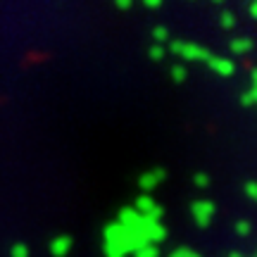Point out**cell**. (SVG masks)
<instances>
[{"label": "cell", "mask_w": 257, "mask_h": 257, "mask_svg": "<svg viewBox=\"0 0 257 257\" xmlns=\"http://www.w3.org/2000/svg\"><path fill=\"white\" fill-rule=\"evenodd\" d=\"M243 193H245L252 202H257V181H248V184L243 186Z\"/></svg>", "instance_id": "18"}, {"label": "cell", "mask_w": 257, "mask_h": 257, "mask_svg": "<svg viewBox=\"0 0 257 257\" xmlns=\"http://www.w3.org/2000/svg\"><path fill=\"white\" fill-rule=\"evenodd\" d=\"M191 257H200V255H198V252H193V255Z\"/></svg>", "instance_id": "27"}, {"label": "cell", "mask_w": 257, "mask_h": 257, "mask_svg": "<svg viewBox=\"0 0 257 257\" xmlns=\"http://www.w3.org/2000/svg\"><path fill=\"white\" fill-rule=\"evenodd\" d=\"M165 176H167V172L162 167L148 169V172H143V174L138 176V188L143 191V195H150V191H155L157 186L165 181Z\"/></svg>", "instance_id": "5"}, {"label": "cell", "mask_w": 257, "mask_h": 257, "mask_svg": "<svg viewBox=\"0 0 257 257\" xmlns=\"http://www.w3.org/2000/svg\"><path fill=\"white\" fill-rule=\"evenodd\" d=\"M214 202L212 200H195L191 205V214L193 219H195V224H198V229H207L212 224V219H214Z\"/></svg>", "instance_id": "3"}, {"label": "cell", "mask_w": 257, "mask_h": 257, "mask_svg": "<svg viewBox=\"0 0 257 257\" xmlns=\"http://www.w3.org/2000/svg\"><path fill=\"white\" fill-rule=\"evenodd\" d=\"M250 15H252V17L257 19V0H255V3H252V5H250Z\"/></svg>", "instance_id": "24"}, {"label": "cell", "mask_w": 257, "mask_h": 257, "mask_svg": "<svg viewBox=\"0 0 257 257\" xmlns=\"http://www.w3.org/2000/svg\"><path fill=\"white\" fill-rule=\"evenodd\" d=\"M143 5H146L148 10H160V8H162V3H160V0H146Z\"/></svg>", "instance_id": "21"}, {"label": "cell", "mask_w": 257, "mask_h": 257, "mask_svg": "<svg viewBox=\"0 0 257 257\" xmlns=\"http://www.w3.org/2000/svg\"><path fill=\"white\" fill-rule=\"evenodd\" d=\"M72 245H74V238H72V236H67V233H62V236H57V238L50 240V255H53V257L69 255Z\"/></svg>", "instance_id": "8"}, {"label": "cell", "mask_w": 257, "mask_h": 257, "mask_svg": "<svg viewBox=\"0 0 257 257\" xmlns=\"http://www.w3.org/2000/svg\"><path fill=\"white\" fill-rule=\"evenodd\" d=\"M134 210H136L138 214H143V217H146V219H150V221H162V214H165L162 205H157L153 195H143V193L136 198V202H134Z\"/></svg>", "instance_id": "2"}, {"label": "cell", "mask_w": 257, "mask_h": 257, "mask_svg": "<svg viewBox=\"0 0 257 257\" xmlns=\"http://www.w3.org/2000/svg\"><path fill=\"white\" fill-rule=\"evenodd\" d=\"M250 76H252V86H257V67H252V72H250Z\"/></svg>", "instance_id": "25"}, {"label": "cell", "mask_w": 257, "mask_h": 257, "mask_svg": "<svg viewBox=\"0 0 257 257\" xmlns=\"http://www.w3.org/2000/svg\"><path fill=\"white\" fill-rule=\"evenodd\" d=\"M229 257H243V255H240V252H231Z\"/></svg>", "instance_id": "26"}, {"label": "cell", "mask_w": 257, "mask_h": 257, "mask_svg": "<svg viewBox=\"0 0 257 257\" xmlns=\"http://www.w3.org/2000/svg\"><path fill=\"white\" fill-rule=\"evenodd\" d=\"M219 24L224 29H233L236 27V15H233L231 10H224V12H221V17H219Z\"/></svg>", "instance_id": "12"}, {"label": "cell", "mask_w": 257, "mask_h": 257, "mask_svg": "<svg viewBox=\"0 0 257 257\" xmlns=\"http://www.w3.org/2000/svg\"><path fill=\"white\" fill-rule=\"evenodd\" d=\"M10 255L12 257H29V245H24V243H15L12 250H10Z\"/></svg>", "instance_id": "16"}, {"label": "cell", "mask_w": 257, "mask_h": 257, "mask_svg": "<svg viewBox=\"0 0 257 257\" xmlns=\"http://www.w3.org/2000/svg\"><path fill=\"white\" fill-rule=\"evenodd\" d=\"M240 105H245V107H248V105H252V98H250V93H248V91L240 95Z\"/></svg>", "instance_id": "22"}, {"label": "cell", "mask_w": 257, "mask_h": 257, "mask_svg": "<svg viewBox=\"0 0 257 257\" xmlns=\"http://www.w3.org/2000/svg\"><path fill=\"white\" fill-rule=\"evenodd\" d=\"M195 250H191V248H186V245H181V248H176V250H172L169 252V257H191Z\"/></svg>", "instance_id": "19"}, {"label": "cell", "mask_w": 257, "mask_h": 257, "mask_svg": "<svg viewBox=\"0 0 257 257\" xmlns=\"http://www.w3.org/2000/svg\"><path fill=\"white\" fill-rule=\"evenodd\" d=\"M207 67H210L214 74H219V76H233V72H236L233 60H231V57H221V55H212Z\"/></svg>", "instance_id": "6"}, {"label": "cell", "mask_w": 257, "mask_h": 257, "mask_svg": "<svg viewBox=\"0 0 257 257\" xmlns=\"http://www.w3.org/2000/svg\"><path fill=\"white\" fill-rule=\"evenodd\" d=\"M146 238L150 245H157V243H162V240L167 238V229L162 221H150L148 219L146 224Z\"/></svg>", "instance_id": "7"}, {"label": "cell", "mask_w": 257, "mask_h": 257, "mask_svg": "<svg viewBox=\"0 0 257 257\" xmlns=\"http://www.w3.org/2000/svg\"><path fill=\"white\" fill-rule=\"evenodd\" d=\"M172 53L181 60H191V62H210L212 53L207 48L198 46V43H191V41H172Z\"/></svg>", "instance_id": "1"}, {"label": "cell", "mask_w": 257, "mask_h": 257, "mask_svg": "<svg viewBox=\"0 0 257 257\" xmlns=\"http://www.w3.org/2000/svg\"><path fill=\"white\" fill-rule=\"evenodd\" d=\"M134 257H160V248L157 245H146V248H141L138 252H134Z\"/></svg>", "instance_id": "14"}, {"label": "cell", "mask_w": 257, "mask_h": 257, "mask_svg": "<svg viewBox=\"0 0 257 257\" xmlns=\"http://www.w3.org/2000/svg\"><path fill=\"white\" fill-rule=\"evenodd\" d=\"M193 184L198 186V188H210V174H205V172H198V174L193 176Z\"/></svg>", "instance_id": "15"}, {"label": "cell", "mask_w": 257, "mask_h": 257, "mask_svg": "<svg viewBox=\"0 0 257 257\" xmlns=\"http://www.w3.org/2000/svg\"><path fill=\"white\" fill-rule=\"evenodd\" d=\"M117 224H121L126 231H146L148 219L143 217V214H138L134 207H121Z\"/></svg>", "instance_id": "4"}, {"label": "cell", "mask_w": 257, "mask_h": 257, "mask_svg": "<svg viewBox=\"0 0 257 257\" xmlns=\"http://www.w3.org/2000/svg\"><path fill=\"white\" fill-rule=\"evenodd\" d=\"M248 93H250V98H252V105H257V86H252Z\"/></svg>", "instance_id": "23"}, {"label": "cell", "mask_w": 257, "mask_h": 257, "mask_svg": "<svg viewBox=\"0 0 257 257\" xmlns=\"http://www.w3.org/2000/svg\"><path fill=\"white\" fill-rule=\"evenodd\" d=\"M250 231H252V224H250L248 219H240L238 224H236V233H238V236H250Z\"/></svg>", "instance_id": "17"}, {"label": "cell", "mask_w": 257, "mask_h": 257, "mask_svg": "<svg viewBox=\"0 0 257 257\" xmlns=\"http://www.w3.org/2000/svg\"><path fill=\"white\" fill-rule=\"evenodd\" d=\"M153 38H155L157 46H162V43H167L172 38V34H169V29L165 24H157V27H153Z\"/></svg>", "instance_id": "10"}, {"label": "cell", "mask_w": 257, "mask_h": 257, "mask_svg": "<svg viewBox=\"0 0 257 257\" xmlns=\"http://www.w3.org/2000/svg\"><path fill=\"white\" fill-rule=\"evenodd\" d=\"M114 8L117 10H131L134 8V3H131V0H114Z\"/></svg>", "instance_id": "20"}, {"label": "cell", "mask_w": 257, "mask_h": 257, "mask_svg": "<svg viewBox=\"0 0 257 257\" xmlns=\"http://www.w3.org/2000/svg\"><path fill=\"white\" fill-rule=\"evenodd\" d=\"M148 57L153 60V62H160V60H165V46H150V50H148Z\"/></svg>", "instance_id": "13"}, {"label": "cell", "mask_w": 257, "mask_h": 257, "mask_svg": "<svg viewBox=\"0 0 257 257\" xmlns=\"http://www.w3.org/2000/svg\"><path fill=\"white\" fill-rule=\"evenodd\" d=\"M229 50L233 53V55H248L250 50H252V38H248V36H236V38H231Z\"/></svg>", "instance_id": "9"}, {"label": "cell", "mask_w": 257, "mask_h": 257, "mask_svg": "<svg viewBox=\"0 0 257 257\" xmlns=\"http://www.w3.org/2000/svg\"><path fill=\"white\" fill-rule=\"evenodd\" d=\"M169 74H172V79H174L176 83H184V81H186V76H188V69H186L184 64H172Z\"/></svg>", "instance_id": "11"}]
</instances>
